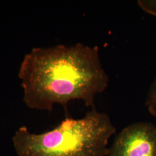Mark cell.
Listing matches in <instances>:
<instances>
[{"label": "cell", "mask_w": 156, "mask_h": 156, "mask_svg": "<svg viewBox=\"0 0 156 156\" xmlns=\"http://www.w3.org/2000/svg\"><path fill=\"white\" fill-rule=\"evenodd\" d=\"M19 78L25 104L49 111L55 104L66 109L73 100L94 108L96 95L105 91L109 83L98 46L82 43L33 48L24 57Z\"/></svg>", "instance_id": "obj_1"}, {"label": "cell", "mask_w": 156, "mask_h": 156, "mask_svg": "<svg viewBox=\"0 0 156 156\" xmlns=\"http://www.w3.org/2000/svg\"><path fill=\"white\" fill-rule=\"evenodd\" d=\"M116 127L95 108L82 118L67 117L55 128L33 134L23 126L12 137L18 156H106Z\"/></svg>", "instance_id": "obj_2"}, {"label": "cell", "mask_w": 156, "mask_h": 156, "mask_svg": "<svg viewBox=\"0 0 156 156\" xmlns=\"http://www.w3.org/2000/svg\"><path fill=\"white\" fill-rule=\"evenodd\" d=\"M108 156H156V126L147 122L129 124L117 134Z\"/></svg>", "instance_id": "obj_3"}, {"label": "cell", "mask_w": 156, "mask_h": 156, "mask_svg": "<svg viewBox=\"0 0 156 156\" xmlns=\"http://www.w3.org/2000/svg\"><path fill=\"white\" fill-rule=\"evenodd\" d=\"M146 104L151 115L156 116V78L149 90Z\"/></svg>", "instance_id": "obj_4"}, {"label": "cell", "mask_w": 156, "mask_h": 156, "mask_svg": "<svg viewBox=\"0 0 156 156\" xmlns=\"http://www.w3.org/2000/svg\"><path fill=\"white\" fill-rule=\"evenodd\" d=\"M138 4L146 13L156 16V0H140Z\"/></svg>", "instance_id": "obj_5"}]
</instances>
